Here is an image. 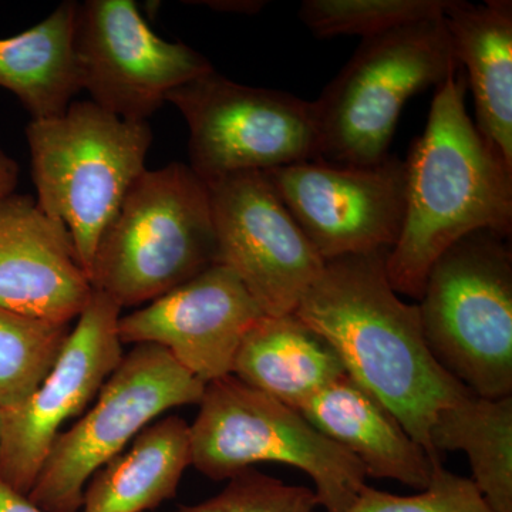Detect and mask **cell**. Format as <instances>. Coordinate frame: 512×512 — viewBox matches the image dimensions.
<instances>
[{
  "mask_svg": "<svg viewBox=\"0 0 512 512\" xmlns=\"http://www.w3.org/2000/svg\"><path fill=\"white\" fill-rule=\"evenodd\" d=\"M448 36L476 101V127L512 168V2L451 0Z\"/></svg>",
  "mask_w": 512,
  "mask_h": 512,
  "instance_id": "e0dca14e",
  "label": "cell"
},
{
  "mask_svg": "<svg viewBox=\"0 0 512 512\" xmlns=\"http://www.w3.org/2000/svg\"><path fill=\"white\" fill-rule=\"evenodd\" d=\"M120 316L109 296L93 291L49 375L28 399L0 409V480L16 493L28 497L63 424L86 410L120 365Z\"/></svg>",
  "mask_w": 512,
  "mask_h": 512,
  "instance_id": "8fae6325",
  "label": "cell"
},
{
  "mask_svg": "<svg viewBox=\"0 0 512 512\" xmlns=\"http://www.w3.org/2000/svg\"><path fill=\"white\" fill-rule=\"evenodd\" d=\"M217 264L234 271L264 315L295 312L322 272L320 258L264 173L207 183Z\"/></svg>",
  "mask_w": 512,
  "mask_h": 512,
  "instance_id": "7c38bea8",
  "label": "cell"
},
{
  "mask_svg": "<svg viewBox=\"0 0 512 512\" xmlns=\"http://www.w3.org/2000/svg\"><path fill=\"white\" fill-rule=\"evenodd\" d=\"M299 412L323 436L353 454L367 477L399 481L421 491L441 464L348 373L316 393Z\"/></svg>",
  "mask_w": 512,
  "mask_h": 512,
  "instance_id": "2e32d148",
  "label": "cell"
},
{
  "mask_svg": "<svg viewBox=\"0 0 512 512\" xmlns=\"http://www.w3.org/2000/svg\"><path fill=\"white\" fill-rule=\"evenodd\" d=\"M264 315L234 271L214 264L173 291L120 316L123 345H157L208 384L232 375L248 329Z\"/></svg>",
  "mask_w": 512,
  "mask_h": 512,
  "instance_id": "5bb4252c",
  "label": "cell"
},
{
  "mask_svg": "<svg viewBox=\"0 0 512 512\" xmlns=\"http://www.w3.org/2000/svg\"><path fill=\"white\" fill-rule=\"evenodd\" d=\"M323 261L392 249L402 231L406 168L311 160L264 173Z\"/></svg>",
  "mask_w": 512,
  "mask_h": 512,
  "instance_id": "4fadbf2b",
  "label": "cell"
},
{
  "mask_svg": "<svg viewBox=\"0 0 512 512\" xmlns=\"http://www.w3.org/2000/svg\"><path fill=\"white\" fill-rule=\"evenodd\" d=\"M319 507L315 491L302 485H289L278 478L247 468L220 494L177 512H313Z\"/></svg>",
  "mask_w": 512,
  "mask_h": 512,
  "instance_id": "d4e9b609",
  "label": "cell"
},
{
  "mask_svg": "<svg viewBox=\"0 0 512 512\" xmlns=\"http://www.w3.org/2000/svg\"><path fill=\"white\" fill-rule=\"evenodd\" d=\"M92 295L62 222L32 195H0V306L70 325Z\"/></svg>",
  "mask_w": 512,
  "mask_h": 512,
  "instance_id": "9a60e30c",
  "label": "cell"
},
{
  "mask_svg": "<svg viewBox=\"0 0 512 512\" xmlns=\"http://www.w3.org/2000/svg\"><path fill=\"white\" fill-rule=\"evenodd\" d=\"M167 103L183 114L188 165L205 184L316 160L312 101L232 82L212 70L177 87Z\"/></svg>",
  "mask_w": 512,
  "mask_h": 512,
  "instance_id": "9c48e42d",
  "label": "cell"
},
{
  "mask_svg": "<svg viewBox=\"0 0 512 512\" xmlns=\"http://www.w3.org/2000/svg\"><path fill=\"white\" fill-rule=\"evenodd\" d=\"M190 426L191 466L211 480H229L258 463L305 471L319 507L348 512L366 485L353 454L323 436L302 416L234 375L205 384Z\"/></svg>",
  "mask_w": 512,
  "mask_h": 512,
  "instance_id": "52a82bcc",
  "label": "cell"
},
{
  "mask_svg": "<svg viewBox=\"0 0 512 512\" xmlns=\"http://www.w3.org/2000/svg\"><path fill=\"white\" fill-rule=\"evenodd\" d=\"M348 512L494 511L470 478L457 476L440 464L429 487L417 494H390L365 485Z\"/></svg>",
  "mask_w": 512,
  "mask_h": 512,
  "instance_id": "cb8c5ba5",
  "label": "cell"
},
{
  "mask_svg": "<svg viewBox=\"0 0 512 512\" xmlns=\"http://www.w3.org/2000/svg\"><path fill=\"white\" fill-rule=\"evenodd\" d=\"M431 450L464 451L471 478L494 512H512V396L487 399L471 393L436 413Z\"/></svg>",
  "mask_w": 512,
  "mask_h": 512,
  "instance_id": "44dd1931",
  "label": "cell"
},
{
  "mask_svg": "<svg viewBox=\"0 0 512 512\" xmlns=\"http://www.w3.org/2000/svg\"><path fill=\"white\" fill-rule=\"evenodd\" d=\"M0 512H45L0 480Z\"/></svg>",
  "mask_w": 512,
  "mask_h": 512,
  "instance_id": "484cf974",
  "label": "cell"
},
{
  "mask_svg": "<svg viewBox=\"0 0 512 512\" xmlns=\"http://www.w3.org/2000/svg\"><path fill=\"white\" fill-rule=\"evenodd\" d=\"M232 375L299 410L346 370L328 340L288 313L256 320L241 340Z\"/></svg>",
  "mask_w": 512,
  "mask_h": 512,
  "instance_id": "ac0fdd59",
  "label": "cell"
},
{
  "mask_svg": "<svg viewBox=\"0 0 512 512\" xmlns=\"http://www.w3.org/2000/svg\"><path fill=\"white\" fill-rule=\"evenodd\" d=\"M19 181V165L0 148V195L15 192Z\"/></svg>",
  "mask_w": 512,
  "mask_h": 512,
  "instance_id": "83f0119b",
  "label": "cell"
},
{
  "mask_svg": "<svg viewBox=\"0 0 512 512\" xmlns=\"http://www.w3.org/2000/svg\"><path fill=\"white\" fill-rule=\"evenodd\" d=\"M72 326L0 306V409L32 396L55 366Z\"/></svg>",
  "mask_w": 512,
  "mask_h": 512,
  "instance_id": "7402d4cb",
  "label": "cell"
},
{
  "mask_svg": "<svg viewBox=\"0 0 512 512\" xmlns=\"http://www.w3.org/2000/svg\"><path fill=\"white\" fill-rule=\"evenodd\" d=\"M466 92L463 70L437 87L426 128L404 161L403 225L386 271L394 291L417 302L431 266L461 238L477 231L511 237L512 168L468 116Z\"/></svg>",
  "mask_w": 512,
  "mask_h": 512,
  "instance_id": "7a4b0ae2",
  "label": "cell"
},
{
  "mask_svg": "<svg viewBox=\"0 0 512 512\" xmlns=\"http://www.w3.org/2000/svg\"><path fill=\"white\" fill-rule=\"evenodd\" d=\"M74 55L90 101L127 121H148L173 90L215 70L192 47L156 35L133 0L77 3Z\"/></svg>",
  "mask_w": 512,
  "mask_h": 512,
  "instance_id": "30bf717a",
  "label": "cell"
},
{
  "mask_svg": "<svg viewBox=\"0 0 512 512\" xmlns=\"http://www.w3.org/2000/svg\"><path fill=\"white\" fill-rule=\"evenodd\" d=\"M26 138L37 204L67 228L89 276L101 235L147 170L150 124L74 100L62 116L30 120Z\"/></svg>",
  "mask_w": 512,
  "mask_h": 512,
  "instance_id": "277c9868",
  "label": "cell"
},
{
  "mask_svg": "<svg viewBox=\"0 0 512 512\" xmlns=\"http://www.w3.org/2000/svg\"><path fill=\"white\" fill-rule=\"evenodd\" d=\"M204 390L205 384L161 346H134L103 384L92 409L60 431L29 500L45 512H79L96 471L123 453L156 417L200 403Z\"/></svg>",
  "mask_w": 512,
  "mask_h": 512,
  "instance_id": "ba28073f",
  "label": "cell"
},
{
  "mask_svg": "<svg viewBox=\"0 0 512 512\" xmlns=\"http://www.w3.org/2000/svg\"><path fill=\"white\" fill-rule=\"evenodd\" d=\"M443 18L363 39L312 101L316 160L369 165L389 157L407 101L460 72Z\"/></svg>",
  "mask_w": 512,
  "mask_h": 512,
  "instance_id": "5b68a950",
  "label": "cell"
},
{
  "mask_svg": "<svg viewBox=\"0 0 512 512\" xmlns=\"http://www.w3.org/2000/svg\"><path fill=\"white\" fill-rule=\"evenodd\" d=\"M387 255L383 249L326 261L293 313L328 340L346 373L441 463L431 450V423L473 392L431 356L419 305L403 302L390 285Z\"/></svg>",
  "mask_w": 512,
  "mask_h": 512,
  "instance_id": "6da1fadb",
  "label": "cell"
},
{
  "mask_svg": "<svg viewBox=\"0 0 512 512\" xmlns=\"http://www.w3.org/2000/svg\"><path fill=\"white\" fill-rule=\"evenodd\" d=\"M201 5H207L208 8L220 10V12L245 13V15H255L259 10L266 6V2L259 0H212V2H200Z\"/></svg>",
  "mask_w": 512,
  "mask_h": 512,
  "instance_id": "4316f807",
  "label": "cell"
},
{
  "mask_svg": "<svg viewBox=\"0 0 512 512\" xmlns=\"http://www.w3.org/2000/svg\"><path fill=\"white\" fill-rule=\"evenodd\" d=\"M451 0H303L299 19L313 35L370 39L423 20L443 18Z\"/></svg>",
  "mask_w": 512,
  "mask_h": 512,
  "instance_id": "603a6c76",
  "label": "cell"
},
{
  "mask_svg": "<svg viewBox=\"0 0 512 512\" xmlns=\"http://www.w3.org/2000/svg\"><path fill=\"white\" fill-rule=\"evenodd\" d=\"M191 466L190 426L170 416L147 426L133 446L93 474L82 512H144L175 497Z\"/></svg>",
  "mask_w": 512,
  "mask_h": 512,
  "instance_id": "d6986e66",
  "label": "cell"
},
{
  "mask_svg": "<svg viewBox=\"0 0 512 512\" xmlns=\"http://www.w3.org/2000/svg\"><path fill=\"white\" fill-rule=\"evenodd\" d=\"M77 2H63L42 22L0 39V87L18 97L32 120L62 116L82 92L74 25Z\"/></svg>",
  "mask_w": 512,
  "mask_h": 512,
  "instance_id": "ffe728a7",
  "label": "cell"
},
{
  "mask_svg": "<svg viewBox=\"0 0 512 512\" xmlns=\"http://www.w3.org/2000/svg\"><path fill=\"white\" fill-rule=\"evenodd\" d=\"M217 264L208 185L190 165L146 170L101 235L89 281L120 309L144 306Z\"/></svg>",
  "mask_w": 512,
  "mask_h": 512,
  "instance_id": "3957f363",
  "label": "cell"
},
{
  "mask_svg": "<svg viewBox=\"0 0 512 512\" xmlns=\"http://www.w3.org/2000/svg\"><path fill=\"white\" fill-rule=\"evenodd\" d=\"M508 238L477 231L439 256L419 305L431 356L470 392L512 396V252Z\"/></svg>",
  "mask_w": 512,
  "mask_h": 512,
  "instance_id": "8992f818",
  "label": "cell"
}]
</instances>
